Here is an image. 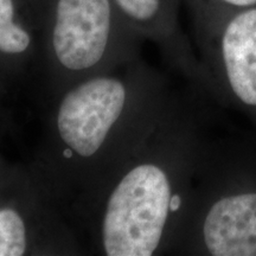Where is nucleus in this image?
I'll use <instances>...</instances> for the list:
<instances>
[{
  "instance_id": "0eeeda50",
  "label": "nucleus",
  "mask_w": 256,
  "mask_h": 256,
  "mask_svg": "<svg viewBox=\"0 0 256 256\" xmlns=\"http://www.w3.org/2000/svg\"><path fill=\"white\" fill-rule=\"evenodd\" d=\"M40 34L23 0H0V66L14 75L37 70Z\"/></svg>"
},
{
  "instance_id": "1a4fd4ad",
  "label": "nucleus",
  "mask_w": 256,
  "mask_h": 256,
  "mask_svg": "<svg viewBox=\"0 0 256 256\" xmlns=\"http://www.w3.org/2000/svg\"><path fill=\"white\" fill-rule=\"evenodd\" d=\"M28 171L19 168H8L0 162V190L19 183L26 178Z\"/></svg>"
},
{
  "instance_id": "423d86ee",
  "label": "nucleus",
  "mask_w": 256,
  "mask_h": 256,
  "mask_svg": "<svg viewBox=\"0 0 256 256\" xmlns=\"http://www.w3.org/2000/svg\"><path fill=\"white\" fill-rule=\"evenodd\" d=\"M182 0H113L128 25L158 48L168 69L206 96V80L197 51L180 24Z\"/></svg>"
},
{
  "instance_id": "20e7f679",
  "label": "nucleus",
  "mask_w": 256,
  "mask_h": 256,
  "mask_svg": "<svg viewBox=\"0 0 256 256\" xmlns=\"http://www.w3.org/2000/svg\"><path fill=\"white\" fill-rule=\"evenodd\" d=\"M172 255L256 256V152L215 140Z\"/></svg>"
},
{
  "instance_id": "f03ea898",
  "label": "nucleus",
  "mask_w": 256,
  "mask_h": 256,
  "mask_svg": "<svg viewBox=\"0 0 256 256\" xmlns=\"http://www.w3.org/2000/svg\"><path fill=\"white\" fill-rule=\"evenodd\" d=\"M172 89L142 56L49 98L43 136L26 170L66 220L145 134Z\"/></svg>"
},
{
  "instance_id": "6e6552de",
  "label": "nucleus",
  "mask_w": 256,
  "mask_h": 256,
  "mask_svg": "<svg viewBox=\"0 0 256 256\" xmlns=\"http://www.w3.org/2000/svg\"><path fill=\"white\" fill-rule=\"evenodd\" d=\"M190 12L192 24L206 23L223 16L256 8V0H182Z\"/></svg>"
},
{
  "instance_id": "9d476101",
  "label": "nucleus",
  "mask_w": 256,
  "mask_h": 256,
  "mask_svg": "<svg viewBox=\"0 0 256 256\" xmlns=\"http://www.w3.org/2000/svg\"><path fill=\"white\" fill-rule=\"evenodd\" d=\"M23 2L26 4L28 10L31 11V14L34 17V20H36L37 26H38V16H40V5H42V2H43V0H23Z\"/></svg>"
},
{
  "instance_id": "39448f33",
  "label": "nucleus",
  "mask_w": 256,
  "mask_h": 256,
  "mask_svg": "<svg viewBox=\"0 0 256 256\" xmlns=\"http://www.w3.org/2000/svg\"><path fill=\"white\" fill-rule=\"evenodd\" d=\"M206 95L256 128V8L192 24Z\"/></svg>"
},
{
  "instance_id": "7ed1b4c3",
  "label": "nucleus",
  "mask_w": 256,
  "mask_h": 256,
  "mask_svg": "<svg viewBox=\"0 0 256 256\" xmlns=\"http://www.w3.org/2000/svg\"><path fill=\"white\" fill-rule=\"evenodd\" d=\"M40 57L46 95L142 57V40L113 0H43Z\"/></svg>"
},
{
  "instance_id": "f257e3e1",
  "label": "nucleus",
  "mask_w": 256,
  "mask_h": 256,
  "mask_svg": "<svg viewBox=\"0 0 256 256\" xmlns=\"http://www.w3.org/2000/svg\"><path fill=\"white\" fill-rule=\"evenodd\" d=\"M210 101L172 89L156 120L68 222L83 250L172 255L212 148Z\"/></svg>"
}]
</instances>
